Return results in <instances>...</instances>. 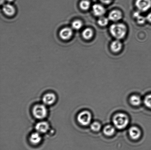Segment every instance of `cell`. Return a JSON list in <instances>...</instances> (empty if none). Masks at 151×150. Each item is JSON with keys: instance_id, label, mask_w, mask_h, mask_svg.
Returning <instances> with one entry per match:
<instances>
[{"instance_id": "cell-19", "label": "cell", "mask_w": 151, "mask_h": 150, "mask_svg": "<svg viewBox=\"0 0 151 150\" xmlns=\"http://www.w3.org/2000/svg\"><path fill=\"white\" fill-rule=\"evenodd\" d=\"M90 6V3L88 0H82L80 3V8L83 10H88Z\"/></svg>"}, {"instance_id": "cell-13", "label": "cell", "mask_w": 151, "mask_h": 150, "mask_svg": "<svg viewBox=\"0 0 151 150\" xmlns=\"http://www.w3.org/2000/svg\"><path fill=\"white\" fill-rule=\"evenodd\" d=\"M122 46V44L119 40L116 39L111 43L110 45V48L112 52L118 53L121 50Z\"/></svg>"}, {"instance_id": "cell-3", "label": "cell", "mask_w": 151, "mask_h": 150, "mask_svg": "<svg viewBox=\"0 0 151 150\" xmlns=\"http://www.w3.org/2000/svg\"><path fill=\"white\" fill-rule=\"evenodd\" d=\"M32 113L35 118L41 120L46 117L48 111L45 105L38 104L33 107Z\"/></svg>"}, {"instance_id": "cell-9", "label": "cell", "mask_w": 151, "mask_h": 150, "mask_svg": "<svg viewBox=\"0 0 151 150\" xmlns=\"http://www.w3.org/2000/svg\"><path fill=\"white\" fill-rule=\"evenodd\" d=\"M92 9L93 14L98 17L103 16L106 13V10L104 7L100 4H94Z\"/></svg>"}, {"instance_id": "cell-23", "label": "cell", "mask_w": 151, "mask_h": 150, "mask_svg": "<svg viewBox=\"0 0 151 150\" xmlns=\"http://www.w3.org/2000/svg\"><path fill=\"white\" fill-rule=\"evenodd\" d=\"M144 104L148 108L151 109V94L147 95L144 99Z\"/></svg>"}, {"instance_id": "cell-22", "label": "cell", "mask_w": 151, "mask_h": 150, "mask_svg": "<svg viewBox=\"0 0 151 150\" xmlns=\"http://www.w3.org/2000/svg\"><path fill=\"white\" fill-rule=\"evenodd\" d=\"M91 130L95 132L99 131L101 128V125L97 122H94L91 125Z\"/></svg>"}, {"instance_id": "cell-6", "label": "cell", "mask_w": 151, "mask_h": 150, "mask_svg": "<svg viewBox=\"0 0 151 150\" xmlns=\"http://www.w3.org/2000/svg\"><path fill=\"white\" fill-rule=\"evenodd\" d=\"M73 30L70 28H63L60 31V36L62 39L67 40L72 37L73 35Z\"/></svg>"}, {"instance_id": "cell-4", "label": "cell", "mask_w": 151, "mask_h": 150, "mask_svg": "<svg viewBox=\"0 0 151 150\" xmlns=\"http://www.w3.org/2000/svg\"><path fill=\"white\" fill-rule=\"evenodd\" d=\"M91 117V114L89 112L84 111L78 114L77 120L80 124L85 126L90 124Z\"/></svg>"}, {"instance_id": "cell-16", "label": "cell", "mask_w": 151, "mask_h": 150, "mask_svg": "<svg viewBox=\"0 0 151 150\" xmlns=\"http://www.w3.org/2000/svg\"><path fill=\"white\" fill-rule=\"evenodd\" d=\"M130 102L133 105L138 106L141 104L142 100L140 97L137 95H133L130 97Z\"/></svg>"}, {"instance_id": "cell-1", "label": "cell", "mask_w": 151, "mask_h": 150, "mask_svg": "<svg viewBox=\"0 0 151 150\" xmlns=\"http://www.w3.org/2000/svg\"><path fill=\"white\" fill-rule=\"evenodd\" d=\"M126 26L122 23H116L111 25L109 31L111 34L116 39L120 40L125 37L127 33Z\"/></svg>"}, {"instance_id": "cell-11", "label": "cell", "mask_w": 151, "mask_h": 150, "mask_svg": "<svg viewBox=\"0 0 151 150\" xmlns=\"http://www.w3.org/2000/svg\"><path fill=\"white\" fill-rule=\"evenodd\" d=\"M129 133L130 137L133 139H138L141 136V133L140 130L138 128L134 126L130 128Z\"/></svg>"}, {"instance_id": "cell-18", "label": "cell", "mask_w": 151, "mask_h": 150, "mask_svg": "<svg viewBox=\"0 0 151 150\" xmlns=\"http://www.w3.org/2000/svg\"><path fill=\"white\" fill-rule=\"evenodd\" d=\"M134 16L137 19V23L139 24H143L145 23L146 20V18H145L143 16H140V13L139 11H137L134 13Z\"/></svg>"}, {"instance_id": "cell-7", "label": "cell", "mask_w": 151, "mask_h": 150, "mask_svg": "<svg viewBox=\"0 0 151 150\" xmlns=\"http://www.w3.org/2000/svg\"><path fill=\"white\" fill-rule=\"evenodd\" d=\"M56 96L52 93H48L44 95L42 98V102L45 105H51L55 102Z\"/></svg>"}, {"instance_id": "cell-10", "label": "cell", "mask_w": 151, "mask_h": 150, "mask_svg": "<svg viewBox=\"0 0 151 150\" xmlns=\"http://www.w3.org/2000/svg\"><path fill=\"white\" fill-rule=\"evenodd\" d=\"M122 16V13L119 10H114L109 13L108 18L111 21L116 22L121 20Z\"/></svg>"}, {"instance_id": "cell-21", "label": "cell", "mask_w": 151, "mask_h": 150, "mask_svg": "<svg viewBox=\"0 0 151 150\" xmlns=\"http://www.w3.org/2000/svg\"><path fill=\"white\" fill-rule=\"evenodd\" d=\"M72 26L73 29L75 30H79L82 28L83 23L81 20H75L72 23Z\"/></svg>"}, {"instance_id": "cell-17", "label": "cell", "mask_w": 151, "mask_h": 150, "mask_svg": "<svg viewBox=\"0 0 151 150\" xmlns=\"http://www.w3.org/2000/svg\"><path fill=\"white\" fill-rule=\"evenodd\" d=\"M103 132L104 134L106 136H112L115 133V129L113 126L107 125L104 128Z\"/></svg>"}, {"instance_id": "cell-8", "label": "cell", "mask_w": 151, "mask_h": 150, "mask_svg": "<svg viewBox=\"0 0 151 150\" xmlns=\"http://www.w3.org/2000/svg\"><path fill=\"white\" fill-rule=\"evenodd\" d=\"M35 129L39 133H47L50 128L49 125L46 122H41L37 123L35 127Z\"/></svg>"}, {"instance_id": "cell-14", "label": "cell", "mask_w": 151, "mask_h": 150, "mask_svg": "<svg viewBox=\"0 0 151 150\" xmlns=\"http://www.w3.org/2000/svg\"><path fill=\"white\" fill-rule=\"evenodd\" d=\"M41 140V137L40 133L37 132L32 133L29 137V141L32 144L37 145L39 144Z\"/></svg>"}, {"instance_id": "cell-24", "label": "cell", "mask_w": 151, "mask_h": 150, "mask_svg": "<svg viewBox=\"0 0 151 150\" xmlns=\"http://www.w3.org/2000/svg\"><path fill=\"white\" fill-rule=\"evenodd\" d=\"M100 1L103 4H109L112 2V0H100Z\"/></svg>"}, {"instance_id": "cell-20", "label": "cell", "mask_w": 151, "mask_h": 150, "mask_svg": "<svg viewBox=\"0 0 151 150\" xmlns=\"http://www.w3.org/2000/svg\"><path fill=\"white\" fill-rule=\"evenodd\" d=\"M109 18L104 17H100L98 20V23L101 26H105L109 23Z\"/></svg>"}, {"instance_id": "cell-12", "label": "cell", "mask_w": 151, "mask_h": 150, "mask_svg": "<svg viewBox=\"0 0 151 150\" xmlns=\"http://www.w3.org/2000/svg\"><path fill=\"white\" fill-rule=\"evenodd\" d=\"M3 11L7 16H10L15 14L16 10L12 5L10 4H6L3 6Z\"/></svg>"}, {"instance_id": "cell-5", "label": "cell", "mask_w": 151, "mask_h": 150, "mask_svg": "<svg viewBox=\"0 0 151 150\" xmlns=\"http://www.w3.org/2000/svg\"><path fill=\"white\" fill-rule=\"evenodd\" d=\"M135 5L140 11L146 12L151 8V0H137Z\"/></svg>"}, {"instance_id": "cell-15", "label": "cell", "mask_w": 151, "mask_h": 150, "mask_svg": "<svg viewBox=\"0 0 151 150\" xmlns=\"http://www.w3.org/2000/svg\"><path fill=\"white\" fill-rule=\"evenodd\" d=\"M94 34L93 31L90 28H87L83 31L82 36L84 39L89 40L93 37Z\"/></svg>"}, {"instance_id": "cell-26", "label": "cell", "mask_w": 151, "mask_h": 150, "mask_svg": "<svg viewBox=\"0 0 151 150\" xmlns=\"http://www.w3.org/2000/svg\"><path fill=\"white\" fill-rule=\"evenodd\" d=\"M5 1L9 3H11L12 2V1H14V0H5Z\"/></svg>"}, {"instance_id": "cell-25", "label": "cell", "mask_w": 151, "mask_h": 150, "mask_svg": "<svg viewBox=\"0 0 151 150\" xmlns=\"http://www.w3.org/2000/svg\"><path fill=\"white\" fill-rule=\"evenodd\" d=\"M146 18L148 21L151 23V12L147 15Z\"/></svg>"}, {"instance_id": "cell-2", "label": "cell", "mask_w": 151, "mask_h": 150, "mask_svg": "<svg viewBox=\"0 0 151 150\" xmlns=\"http://www.w3.org/2000/svg\"><path fill=\"white\" fill-rule=\"evenodd\" d=\"M114 125L118 129L125 128L128 124L129 119L126 114L119 113L114 116L113 118Z\"/></svg>"}, {"instance_id": "cell-27", "label": "cell", "mask_w": 151, "mask_h": 150, "mask_svg": "<svg viewBox=\"0 0 151 150\" xmlns=\"http://www.w3.org/2000/svg\"><path fill=\"white\" fill-rule=\"evenodd\" d=\"M5 0H1V4H4V1H5Z\"/></svg>"}]
</instances>
